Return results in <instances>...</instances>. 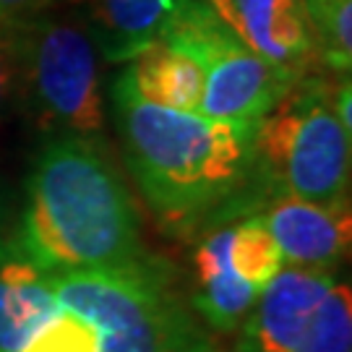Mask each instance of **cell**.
Here are the masks:
<instances>
[{
  "label": "cell",
  "instance_id": "e0dca14e",
  "mask_svg": "<svg viewBox=\"0 0 352 352\" xmlns=\"http://www.w3.org/2000/svg\"><path fill=\"white\" fill-rule=\"evenodd\" d=\"M19 104V58H16V39L13 29L0 24V123Z\"/></svg>",
  "mask_w": 352,
  "mask_h": 352
},
{
  "label": "cell",
  "instance_id": "ba28073f",
  "mask_svg": "<svg viewBox=\"0 0 352 352\" xmlns=\"http://www.w3.org/2000/svg\"><path fill=\"white\" fill-rule=\"evenodd\" d=\"M258 58L287 81L321 71L305 0H206Z\"/></svg>",
  "mask_w": 352,
  "mask_h": 352
},
{
  "label": "cell",
  "instance_id": "d6986e66",
  "mask_svg": "<svg viewBox=\"0 0 352 352\" xmlns=\"http://www.w3.org/2000/svg\"><path fill=\"white\" fill-rule=\"evenodd\" d=\"M13 245V238L8 235V222H6V209H3V196H0V251Z\"/></svg>",
  "mask_w": 352,
  "mask_h": 352
},
{
  "label": "cell",
  "instance_id": "52a82bcc",
  "mask_svg": "<svg viewBox=\"0 0 352 352\" xmlns=\"http://www.w3.org/2000/svg\"><path fill=\"white\" fill-rule=\"evenodd\" d=\"M238 352H352L350 287L327 269H279L243 321Z\"/></svg>",
  "mask_w": 352,
  "mask_h": 352
},
{
  "label": "cell",
  "instance_id": "277c9868",
  "mask_svg": "<svg viewBox=\"0 0 352 352\" xmlns=\"http://www.w3.org/2000/svg\"><path fill=\"white\" fill-rule=\"evenodd\" d=\"M11 29L26 118L50 139L104 141L102 55L74 3Z\"/></svg>",
  "mask_w": 352,
  "mask_h": 352
},
{
  "label": "cell",
  "instance_id": "3957f363",
  "mask_svg": "<svg viewBox=\"0 0 352 352\" xmlns=\"http://www.w3.org/2000/svg\"><path fill=\"white\" fill-rule=\"evenodd\" d=\"M50 282L60 308L97 327L100 352H214L167 261L146 256L123 269L50 274Z\"/></svg>",
  "mask_w": 352,
  "mask_h": 352
},
{
  "label": "cell",
  "instance_id": "9c48e42d",
  "mask_svg": "<svg viewBox=\"0 0 352 352\" xmlns=\"http://www.w3.org/2000/svg\"><path fill=\"white\" fill-rule=\"evenodd\" d=\"M258 217L269 227L287 266L331 272L350 253V201L324 206L295 196H274Z\"/></svg>",
  "mask_w": 352,
  "mask_h": 352
},
{
  "label": "cell",
  "instance_id": "8fae6325",
  "mask_svg": "<svg viewBox=\"0 0 352 352\" xmlns=\"http://www.w3.org/2000/svg\"><path fill=\"white\" fill-rule=\"evenodd\" d=\"M102 60L128 63L160 42L183 0H71Z\"/></svg>",
  "mask_w": 352,
  "mask_h": 352
},
{
  "label": "cell",
  "instance_id": "5b68a950",
  "mask_svg": "<svg viewBox=\"0 0 352 352\" xmlns=\"http://www.w3.org/2000/svg\"><path fill=\"white\" fill-rule=\"evenodd\" d=\"M334 87L321 71L302 76L261 118L253 170L274 196L347 204L352 139L334 113Z\"/></svg>",
  "mask_w": 352,
  "mask_h": 352
},
{
  "label": "cell",
  "instance_id": "5bb4252c",
  "mask_svg": "<svg viewBox=\"0 0 352 352\" xmlns=\"http://www.w3.org/2000/svg\"><path fill=\"white\" fill-rule=\"evenodd\" d=\"M230 261L240 277L261 292L277 277L279 269H285L277 243L258 214H245L240 222L232 225Z\"/></svg>",
  "mask_w": 352,
  "mask_h": 352
},
{
  "label": "cell",
  "instance_id": "4fadbf2b",
  "mask_svg": "<svg viewBox=\"0 0 352 352\" xmlns=\"http://www.w3.org/2000/svg\"><path fill=\"white\" fill-rule=\"evenodd\" d=\"M128 63V76L146 102L180 113H199L204 97V65L193 52L170 39H160Z\"/></svg>",
  "mask_w": 352,
  "mask_h": 352
},
{
  "label": "cell",
  "instance_id": "9a60e30c",
  "mask_svg": "<svg viewBox=\"0 0 352 352\" xmlns=\"http://www.w3.org/2000/svg\"><path fill=\"white\" fill-rule=\"evenodd\" d=\"M316 55L334 74L352 65V0H305Z\"/></svg>",
  "mask_w": 352,
  "mask_h": 352
},
{
  "label": "cell",
  "instance_id": "30bf717a",
  "mask_svg": "<svg viewBox=\"0 0 352 352\" xmlns=\"http://www.w3.org/2000/svg\"><path fill=\"white\" fill-rule=\"evenodd\" d=\"M232 225H214L193 253V289L190 308L214 331H235L251 314L261 289L240 277L230 261Z\"/></svg>",
  "mask_w": 352,
  "mask_h": 352
},
{
  "label": "cell",
  "instance_id": "ac0fdd59",
  "mask_svg": "<svg viewBox=\"0 0 352 352\" xmlns=\"http://www.w3.org/2000/svg\"><path fill=\"white\" fill-rule=\"evenodd\" d=\"M63 0H0V24L19 26L37 19L50 8L60 6Z\"/></svg>",
  "mask_w": 352,
  "mask_h": 352
},
{
  "label": "cell",
  "instance_id": "7c38bea8",
  "mask_svg": "<svg viewBox=\"0 0 352 352\" xmlns=\"http://www.w3.org/2000/svg\"><path fill=\"white\" fill-rule=\"evenodd\" d=\"M60 311L50 274L16 248L0 251V352H21Z\"/></svg>",
  "mask_w": 352,
  "mask_h": 352
},
{
  "label": "cell",
  "instance_id": "2e32d148",
  "mask_svg": "<svg viewBox=\"0 0 352 352\" xmlns=\"http://www.w3.org/2000/svg\"><path fill=\"white\" fill-rule=\"evenodd\" d=\"M21 352H100V331L84 316L60 308Z\"/></svg>",
  "mask_w": 352,
  "mask_h": 352
},
{
  "label": "cell",
  "instance_id": "7a4b0ae2",
  "mask_svg": "<svg viewBox=\"0 0 352 352\" xmlns=\"http://www.w3.org/2000/svg\"><path fill=\"white\" fill-rule=\"evenodd\" d=\"M110 100L128 170L149 209L173 230L217 212L253 175L258 126L160 107L136 91L128 71L115 78Z\"/></svg>",
  "mask_w": 352,
  "mask_h": 352
},
{
  "label": "cell",
  "instance_id": "8992f818",
  "mask_svg": "<svg viewBox=\"0 0 352 352\" xmlns=\"http://www.w3.org/2000/svg\"><path fill=\"white\" fill-rule=\"evenodd\" d=\"M160 39H170L199 58L204 65L199 115L212 120L258 126L295 84L258 58L206 0H183Z\"/></svg>",
  "mask_w": 352,
  "mask_h": 352
},
{
  "label": "cell",
  "instance_id": "6da1fadb",
  "mask_svg": "<svg viewBox=\"0 0 352 352\" xmlns=\"http://www.w3.org/2000/svg\"><path fill=\"white\" fill-rule=\"evenodd\" d=\"M16 248L45 274L139 264L149 253L107 141L55 136L26 177Z\"/></svg>",
  "mask_w": 352,
  "mask_h": 352
}]
</instances>
